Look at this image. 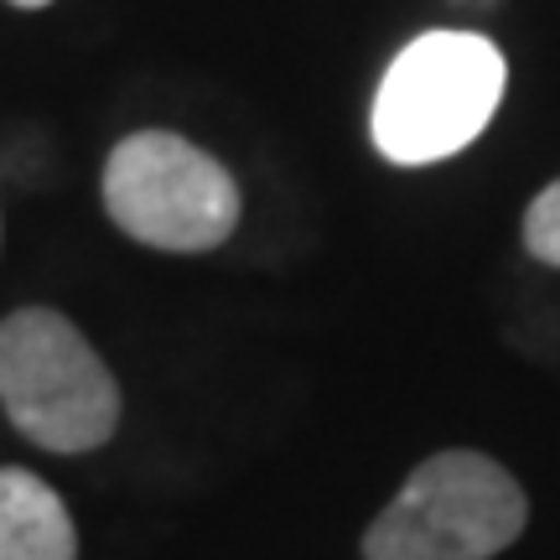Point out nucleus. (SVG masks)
I'll return each mask as SVG.
<instances>
[{"label": "nucleus", "mask_w": 560, "mask_h": 560, "mask_svg": "<svg viewBox=\"0 0 560 560\" xmlns=\"http://www.w3.org/2000/svg\"><path fill=\"white\" fill-rule=\"evenodd\" d=\"M0 405L42 452H94L120 425V384L62 312L26 306L0 322Z\"/></svg>", "instance_id": "7ed1b4c3"}, {"label": "nucleus", "mask_w": 560, "mask_h": 560, "mask_svg": "<svg viewBox=\"0 0 560 560\" xmlns=\"http://www.w3.org/2000/svg\"><path fill=\"white\" fill-rule=\"evenodd\" d=\"M520 478L482 452L425 457L363 535V560H493L524 535Z\"/></svg>", "instance_id": "f03ea898"}, {"label": "nucleus", "mask_w": 560, "mask_h": 560, "mask_svg": "<svg viewBox=\"0 0 560 560\" xmlns=\"http://www.w3.org/2000/svg\"><path fill=\"white\" fill-rule=\"evenodd\" d=\"M11 5H21V11H37V5H52V0H11Z\"/></svg>", "instance_id": "0eeeda50"}, {"label": "nucleus", "mask_w": 560, "mask_h": 560, "mask_svg": "<svg viewBox=\"0 0 560 560\" xmlns=\"http://www.w3.org/2000/svg\"><path fill=\"white\" fill-rule=\"evenodd\" d=\"M0 560H79L62 499L21 467H0Z\"/></svg>", "instance_id": "39448f33"}, {"label": "nucleus", "mask_w": 560, "mask_h": 560, "mask_svg": "<svg viewBox=\"0 0 560 560\" xmlns=\"http://www.w3.org/2000/svg\"><path fill=\"white\" fill-rule=\"evenodd\" d=\"M104 208L130 240L172 255H198L234 234L240 187L219 161L172 130L120 140L104 166Z\"/></svg>", "instance_id": "20e7f679"}, {"label": "nucleus", "mask_w": 560, "mask_h": 560, "mask_svg": "<svg viewBox=\"0 0 560 560\" xmlns=\"http://www.w3.org/2000/svg\"><path fill=\"white\" fill-rule=\"evenodd\" d=\"M524 249L545 265H560V182H550L524 213Z\"/></svg>", "instance_id": "423d86ee"}, {"label": "nucleus", "mask_w": 560, "mask_h": 560, "mask_svg": "<svg viewBox=\"0 0 560 560\" xmlns=\"http://www.w3.org/2000/svg\"><path fill=\"white\" fill-rule=\"evenodd\" d=\"M509 62L478 32H425L389 62L374 94V145L395 166H431L467 151L499 115Z\"/></svg>", "instance_id": "f257e3e1"}]
</instances>
